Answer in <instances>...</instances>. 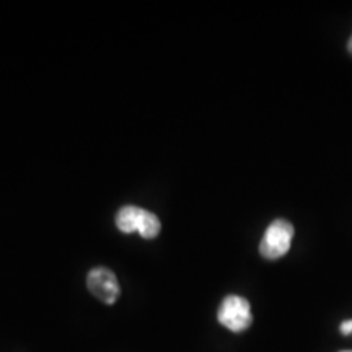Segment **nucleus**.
<instances>
[{"label": "nucleus", "mask_w": 352, "mask_h": 352, "mask_svg": "<svg viewBox=\"0 0 352 352\" xmlns=\"http://www.w3.org/2000/svg\"><path fill=\"white\" fill-rule=\"evenodd\" d=\"M341 333L351 334L352 333V320H346L341 323Z\"/></svg>", "instance_id": "5"}, {"label": "nucleus", "mask_w": 352, "mask_h": 352, "mask_svg": "<svg viewBox=\"0 0 352 352\" xmlns=\"http://www.w3.org/2000/svg\"><path fill=\"white\" fill-rule=\"evenodd\" d=\"M217 318L222 327H226L233 333H241L248 329L250 324L253 323L252 307L243 297L228 296L220 303Z\"/></svg>", "instance_id": "3"}, {"label": "nucleus", "mask_w": 352, "mask_h": 352, "mask_svg": "<svg viewBox=\"0 0 352 352\" xmlns=\"http://www.w3.org/2000/svg\"><path fill=\"white\" fill-rule=\"evenodd\" d=\"M347 50H349V52H352V36L349 39V43H347Z\"/></svg>", "instance_id": "6"}, {"label": "nucleus", "mask_w": 352, "mask_h": 352, "mask_svg": "<svg viewBox=\"0 0 352 352\" xmlns=\"http://www.w3.org/2000/svg\"><path fill=\"white\" fill-rule=\"evenodd\" d=\"M342 352H352V351H342Z\"/></svg>", "instance_id": "7"}, {"label": "nucleus", "mask_w": 352, "mask_h": 352, "mask_svg": "<svg viewBox=\"0 0 352 352\" xmlns=\"http://www.w3.org/2000/svg\"><path fill=\"white\" fill-rule=\"evenodd\" d=\"M116 226L122 233L138 232L145 240L155 239L160 233V219L153 212H148L138 206H124L116 214Z\"/></svg>", "instance_id": "1"}, {"label": "nucleus", "mask_w": 352, "mask_h": 352, "mask_svg": "<svg viewBox=\"0 0 352 352\" xmlns=\"http://www.w3.org/2000/svg\"><path fill=\"white\" fill-rule=\"evenodd\" d=\"M294 226L287 220L277 219L266 228L261 245H259V252L264 258L277 259L283 258L285 253L290 250L294 239Z\"/></svg>", "instance_id": "2"}, {"label": "nucleus", "mask_w": 352, "mask_h": 352, "mask_svg": "<svg viewBox=\"0 0 352 352\" xmlns=\"http://www.w3.org/2000/svg\"><path fill=\"white\" fill-rule=\"evenodd\" d=\"M87 285L94 296L107 305H113L120 297L121 289L116 276L108 267H94L87 276Z\"/></svg>", "instance_id": "4"}]
</instances>
